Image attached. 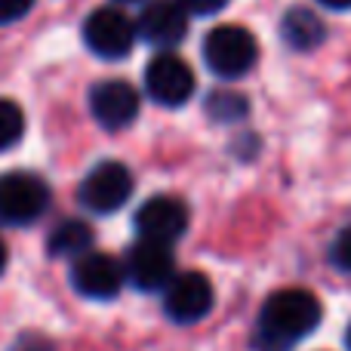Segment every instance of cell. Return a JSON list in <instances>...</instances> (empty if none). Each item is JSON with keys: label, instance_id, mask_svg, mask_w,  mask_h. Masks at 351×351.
Wrapping results in <instances>:
<instances>
[{"label": "cell", "instance_id": "cell-10", "mask_svg": "<svg viewBox=\"0 0 351 351\" xmlns=\"http://www.w3.org/2000/svg\"><path fill=\"white\" fill-rule=\"evenodd\" d=\"M123 265L108 253H86L74 259L71 268V284L80 296L96 299V302H108L121 293L123 287Z\"/></svg>", "mask_w": 351, "mask_h": 351}, {"label": "cell", "instance_id": "cell-24", "mask_svg": "<svg viewBox=\"0 0 351 351\" xmlns=\"http://www.w3.org/2000/svg\"><path fill=\"white\" fill-rule=\"evenodd\" d=\"M121 3H133V0H121Z\"/></svg>", "mask_w": 351, "mask_h": 351}, {"label": "cell", "instance_id": "cell-7", "mask_svg": "<svg viewBox=\"0 0 351 351\" xmlns=\"http://www.w3.org/2000/svg\"><path fill=\"white\" fill-rule=\"evenodd\" d=\"M145 90L158 105L176 108L194 96V71L185 59L173 53H160L145 68Z\"/></svg>", "mask_w": 351, "mask_h": 351}, {"label": "cell", "instance_id": "cell-20", "mask_svg": "<svg viewBox=\"0 0 351 351\" xmlns=\"http://www.w3.org/2000/svg\"><path fill=\"white\" fill-rule=\"evenodd\" d=\"M37 339H40V336H25V339H22V342H19V348H16V351H34V346H37ZM40 351H53V346L40 348Z\"/></svg>", "mask_w": 351, "mask_h": 351}, {"label": "cell", "instance_id": "cell-2", "mask_svg": "<svg viewBox=\"0 0 351 351\" xmlns=\"http://www.w3.org/2000/svg\"><path fill=\"white\" fill-rule=\"evenodd\" d=\"M259 59L256 37L241 25H219L204 40V62L219 77H243Z\"/></svg>", "mask_w": 351, "mask_h": 351}, {"label": "cell", "instance_id": "cell-23", "mask_svg": "<svg viewBox=\"0 0 351 351\" xmlns=\"http://www.w3.org/2000/svg\"><path fill=\"white\" fill-rule=\"evenodd\" d=\"M346 346H348V351H351V324H348V330H346Z\"/></svg>", "mask_w": 351, "mask_h": 351}, {"label": "cell", "instance_id": "cell-13", "mask_svg": "<svg viewBox=\"0 0 351 351\" xmlns=\"http://www.w3.org/2000/svg\"><path fill=\"white\" fill-rule=\"evenodd\" d=\"M280 37L287 40V47L290 49H315L317 43L327 37V28H324L321 16H315L311 10H305V6H296V10H290L284 16V22H280Z\"/></svg>", "mask_w": 351, "mask_h": 351}, {"label": "cell", "instance_id": "cell-22", "mask_svg": "<svg viewBox=\"0 0 351 351\" xmlns=\"http://www.w3.org/2000/svg\"><path fill=\"white\" fill-rule=\"evenodd\" d=\"M6 262H10V253H6V243H3V241H0V274H3Z\"/></svg>", "mask_w": 351, "mask_h": 351}, {"label": "cell", "instance_id": "cell-9", "mask_svg": "<svg viewBox=\"0 0 351 351\" xmlns=\"http://www.w3.org/2000/svg\"><path fill=\"white\" fill-rule=\"evenodd\" d=\"M213 308V284L206 274L200 271H185L176 274L167 287L164 296V311L176 324H197L210 315Z\"/></svg>", "mask_w": 351, "mask_h": 351}, {"label": "cell", "instance_id": "cell-3", "mask_svg": "<svg viewBox=\"0 0 351 351\" xmlns=\"http://www.w3.org/2000/svg\"><path fill=\"white\" fill-rule=\"evenodd\" d=\"M49 188L34 173H6L0 176V222L31 225L47 213Z\"/></svg>", "mask_w": 351, "mask_h": 351}, {"label": "cell", "instance_id": "cell-14", "mask_svg": "<svg viewBox=\"0 0 351 351\" xmlns=\"http://www.w3.org/2000/svg\"><path fill=\"white\" fill-rule=\"evenodd\" d=\"M93 247V228L80 219H65L53 228L47 241L49 256H59V259H80L86 256Z\"/></svg>", "mask_w": 351, "mask_h": 351}, {"label": "cell", "instance_id": "cell-8", "mask_svg": "<svg viewBox=\"0 0 351 351\" xmlns=\"http://www.w3.org/2000/svg\"><path fill=\"white\" fill-rule=\"evenodd\" d=\"M188 228V206L179 197L170 194H158V197L145 200L136 213V231L139 241H154L170 247L176 243Z\"/></svg>", "mask_w": 351, "mask_h": 351}, {"label": "cell", "instance_id": "cell-5", "mask_svg": "<svg viewBox=\"0 0 351 351\" xmlns=\"http://www.w3.org/2000/svg\"><path fill=\"white\" fill-rule=\"evenodd\" d=\"M133 194V173L121 160H105L84 176L77 188L80 204L90 213H117Z\"/></svg>", "mask_w": 351, "mask_h": 351}, {"label": "cell", "instance_id": "cell-16", "mask_svg": "<svg viewBox=\"0 0 351 351\" xmlns=\"http://www.w3.org/2000/svg\"><path fill=\"white\" fill-rule=\"evenodd\" d=\"M25 133V114L16 102L10 99H0V152L12 148Z\"/></svg>", "mask_w": 351, "mask_h": 351}, {"label": "cell", "instance_id": "cell-6", "mask_svg": "<svg viewBox=\"0 0 351 351\" xmlns=\"http://www.w3.org/2000/svg\"><path fill=\"white\" fill-rule=\"evenodd\" d=\"M123 278L142 293L167 290L170 280L176 278V262H173L170 247L154 241L133 243L127 259H123Z\"/></svg>", "mask_w": 351, "mask_h": 351}, {"label": "cell", "instance_id": "cell-15", "mask_svg": "<svg viewBox=\"0 0 351 351\" xmlns=\"http://www.w3.org/2000/svg\"><path fill=\"white\" fill-rule=\"evenodd\" d=\"M247 99L237 96V93H222L216 90L210 99H206V111H210L213 121L219 123H231V121H241L243 114H247Z\"/></svg>", "mask_w": 351, "mask_h": 351}, {"label": "cell", "instance_id": "cell-21", "mask_svg": "<svg viewBox=\"0 0 351 351\" xmlns=\"http://www.w3.org/2000/svg\"><path fill=\"white\" fill-rule=\"evenodd\" d=\"M321 6H327V10H336V12H342V10H351V0H317Z\"/></svg>", "mask_w": 351, "mask_h": 351}, {"label": "cell", "instance_id": "cell-12", "mask_svg": "<svg viewBox=\"0 0 351 351\" xmlns=\"http://www.w3.org/2000/svg\"><path fill=\"white\" fill-rule=\"evenodd\" d=\"M136 31L152 47H176L188 31V12L179 0H152L136 19Z\"/></svg>", "mask_w": 351, "mask_h": 351}, {"label": "cell", "instance_id": "cell-4", "mask_svg": "<svg viewBox=\"0 0 351 351\" xmlns=\"http://www.w3.org/2000/svg\"><path fill=\"white\" fill-rule=\"evenodd\" d=\"M139 37L136 22L127 12L114 10V6H102V10L90 12V19L84 22V40L99 59H123L133 53V43Z\"/></svg>", "mask_w": 351, "mask_h": 351}, {"label": "cell", "instance_id": "cell-19", "mask_svg": "<svg viewBox=\"0 0 351 351\" xmlns=\"http://www.w3.org/2000/svg\"><path fill=\"white\" fill-rule=\"evenodd\" d=\"M185 6V12H197V16H213V12L225 10L228 0H179Z\"/></svg>", "mask_w": 351, "mask_h": 351}, {"label": "cell", "instance_id": "cell-1", "mask_svg": "<svg viewBox=\"0 0 351 351\" xmlns=\"http://www.w3.org/2000/svg\"><path fill=\"white\" fill-rule=\"evenodd\" d=\"M321 302L315 293L287 287L265 299L259 311V333H256V348L259 351H290L299 339L311 336L321 324Z\"/></svg>", "mask_w": 351, "mask_h": 351}, {"label": "cell", "instance_id": "cell-18", "mask_svg": "<svg viewBox=\"0 0 351 351\" xmlns=\"http://www.w3.org/2000/svg\"><path fill=\"white\" fill-rule=\"evenodd\" d=\"M31 6H34V0H0V25L19 22L22 16H28Z\"/></svg>", "mask_w": 351, "mask_h": 351}, {"label": "cell", "instance_id": "cell-11", "mask_svg": "<svg viewBox=\"0 0 351 351\" xmlns=\"http://www.w3.org/2000/svg\"><path fill=\"white\" fill-rule=\"evenodd\" d=\"M90 111L105 130H123L139 114V96L127 80H102L90 93Z\"/></svg>", "mask_w": 351, "mask_h": 351}, {"label": "cell", "instance_id": "cell-17", "mask_svg": "<svg viewBox=\"0 0 351 351\" xmlns=\"http://www.w3.org/2000/svg\"><path fill=\"white\" fill-rule=\"evenodd\" d=\"M330 259H333L336 268H342V271L351 274V225L336 234L333 250H330Z\"/></svg>", "mask_w": 351, "mask_h": 351}]
</instances>
